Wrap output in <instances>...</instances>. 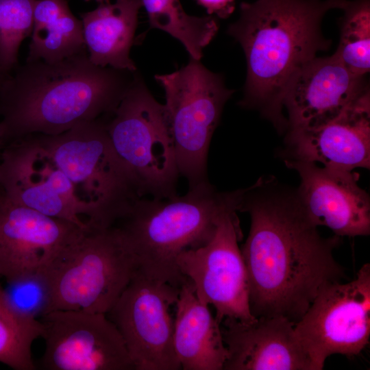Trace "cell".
<instances>
[{"mask_svg":"<svg viewBox=\"0 0 370 370\" xmlns=\"http://www.w3.org/2000/svg\"><path fill=\"white\" fill-rule=\"evenodd\" d=\"M238 211L250 217L241 251L251 314L281 316L295 324L323 288L346 277L334 256L341 237L321 236L295 189L272 176L245 188Z\"/></svg>","mask_w":370,"mask_h":370,"instance_id":"1","label":"cell"},{"mask_svg":"<svg viewBox=\"0 0 370 370\" xmlns=\"http://www.w3.org/2000/svg\"><path fill=\"white\" fill-rule=\"evenodd\" d=\"M136 73L96 66L87 51L56 62L25 61L0 90L1 149L30 135H58L109 116Z\"/></svg>","mask_w":370,"mask_h":370,"instance_id":"2","label":"cell"},{"mask_svg":"<svg viewBox=\"0 0 370 370\" xmlns=\"http://www.w3.org/2000/svg\"><path fill=\"white\" fill-rule=\"evenodd\" d=\"M347 0H258L242 3L239 18L227 33L241 45L246 58L244 97L239 104L255 109L282 133L288 123L283 97L293 73L327 50L331 41L321 23L331 9H343Z\"/></svg>","mask_w":370,"mask_h":370,"instance_id":"3","label":"cell"},{"mask_svg":"<svg viewBox=\"0 0 370 370\" xmlns=\"http://www.w3.org/2000/svg\"><path fill=\"white\" fill-rule=\"evenodd\" d=\"M244 190L219 192L206 182L182 196L141 197L114 225L125 236L139 271L180 287L187 279L177 266V256L206 245L222 218L238 211Z\"/></svg>","mask_w":370,"mask_h":370,"instance_id":"4","label":"cell"},{"mask_svg":"<svg viewBox=\"0 0 370 370\" xmlns=\"http://www.w3.org/2000/svg\"><path fill=\"white\" fill-rule=\"evenodd\" d=\"M138 269L118 227L84 229L41 269L50 287L49 312L107 314Z\"/></svg>","mask_w":370,"mask_h":370,"instance_id":"5","label":"cell"},{"mask_svg":"<svg viewBox=\"0 0 370 370\" xmlns=\"http://www.w3.org/2000/svg\"><path fill=\"white\" fill-rule=\"evenodd\" d=\"M35 136L71 182L85 210L88 227L114 225L141 198L111 145L105 118L58 135Z\"/></svg>","mask_w":370,"mask_h":370,"instance_id":"6","label":"cell"},{"mask_svg":"<svg viewBox=\"0 0 370 370\" xmlns=\"http://www.w3.org/2000/svg\"><path fill=\"white\" fill-rule=\"evenodd\" d=\"M105 125L111 145L140 197L177 195L180 174L166 110L138 73L115 110L105 118Z\"/></svg>","mask_w":370,"mask_h":370,"instance_id":"7","label":"cell"},{"mask_svg":"<svg viewBox=\"0 0 370 370\" xmlns=\"http://www.w3.org/2000/svg\"><path fill=\"white\" fill-rule=\"evenodd\" d=\"M154 77L165 92L180 175L187 180L189 188L208 182L210 143L234 90L225 86L221 75L191 58L179 70Z\"/></svg>","mask_w":370,"mask_h":370,"instance_id":"8","label":"cell"},{"mask_svg":"<svg viewBox=\"0 0 370 370\" xmlns=\"http://www.w3.org/2000/svg\"><path fill=\"white\" fill-rule=\"evenodd\" d=\"M294 329L312 370L323 369L333 354H359L370 336V264H363L352 280L323 288Z\"/></svg>","mask_w":370,"mask_h":370,"instance_id":"9","label":"cell"},{"mask_svg":"<svg viewBox=\"0 0 370 370\" xmlns=\"http://www.w3.org/2000/svg\"><path fill=\"white\" fill-rule=\"evenodd\" d=\"M180 289L138 269L106 314L121 334L135 370L182 369L171 313Z\"/></svg>","mask_w":370,"mask_h":370,"instance_id":"10","label":"cell"},{"mask_svg":"<svg viewBox=\"0 0 370 370\" xmlns=\"http://www.w3.org/2000/svg\"><path fill=\"white\" fill-rule=\"evenodd\" d=\"M241 236L236 212L228 213L206 245L182 252L176 260L197 297L214 308L220 324L225 318L256 319L249 309L247 272L238 245Z\"/></svg>","mask_w":370,"mask_h":370,"instance_id":"11","label":"cell"},{"mask_svg":"<svg viewBox=\"0 0 370 370\" xmlns=\"http://www.w3.org/2000/svg\"><path fill=\"white\" fill-rule=\"evenodd\" d=\"M45 370H135L124 340L105 313L58 310L42 317Z\"/></svg>","mask_w":370,"mask_h":370,"instance_id":"12","label":"cell"},{"mask_svg":"<svg viewBox=\"0 0 370 370\" xmlns=\"http://www.w3.org/2000/svg\"><path fill=\"white\" fill-rule=\"evenodd\" d=\"M0 190L15 204L88 228L71 182L35 135L1 147Z\"/></svg>","mask_w":370,"mask_h":370,"instance_id":"13","label":"cell"},{"mask_svg":"<svg viewBox=\"0 0 370 370\" xmlns=\"http://www.w3.org/2000/svg\"><path fill=\"white\" fill-rule=\"evenodd\" d=\"M284 163L299 175L297 197L314 225L340 237L370 234V198L359 186L357 173L291 159Z\"/></svg>","mask_w":370,"mask_h":370,"instance_id":"14","label":"cell"},{"mask_svg":"<svg viewBox=\"0 0 370 370\" xmlns=\"http://www.w3.org/2000/svg\"><path fill=\"white\" fill-rule=\"evenodd\" d=\"M369 90L365 76L350 72L335 53L315 57L301 66L286 86L283 107L288 113L287 131L325 125Z\"/></svg>","mask_w":370,"mask_h":370,"instance_id":"15","label":"cell"},{"mask_svg":"<svg viewBox=\"0 0 370 370\" xmlns=\"http://www.w3.org/2000/svg\"><path fill=\"white\" fill-rule=\"evenodd\" d=\"M84 229L0 195V275L6 281L45 267Z\"/></svg>","mask_w":370,"mask_h":370,"instance_id":"16","label":"cell"},{"mask_svg":"<svg viewBox=\"0 0 370 370\" xmlns=\"http://www.w3.org/2000/svg\"><path fill=\"white\" fill-rule=\"evenodd\" d=\"M294 326L281 316L248 322L224 319L221 330L227 355L223 370H312Z\"/></svg>","mask_w":370,"mask_h":370,"instance_id":"17","label":"cell"},{"mask_svg":"<svg viewBox=\"0 0 370 370\" xmlns=\"http://www.w3.org/2000/svg\"><path fill=\"white\" fill-rule=\"evenodd\" d=\"M285 159L321 163L353 171L370 168V92L363 94L337 118L319 127L288 130Z\"/></svg>","mask_w":370,"mask_h":370,"instance_id":"18","label":"cell"},{"mask_svg":"<svg viewBox=\"0 0 370 370\" xmlns=\"http://www.w3.org/2000/svg\"><path fill=\"white\" fill-rule=\"evenodd\" d=\"M173 345L183 370H223L227 351L221 324L186 280L175 304Z\"/></svg>","mask_w":370,"mask_h":370,"instance_id":"19","label":"cell"},{"mask_svg":"<svg viewBox=\"0 0 370 370\" xmlns=\"http://www.w3.org/2000/svg\"><path fill=\"white\" fill-rule=\"evenodd\" d=\"M141 0L104 2L80 14L88 58L96 66L136 71L130 56L134 43Z\"/></svg>","mask_w":370,"mask_h":370,"instance_id":"20","label":"cell"},{"mask_svg":"<svg viewBox=\"0 0 370 370\" xmlns=\"http://www.w3.org/2000/svg\"><path fill=\"white\" fill-rule=\"evenodd\" d=\"M26 61L56 62L86 51L81 20L66 0H36Z\"/></svg>","mask_w":370,"mask_h":370,"instance_id":"21","label":"cell"},{"mask_svg":"<svg viewBox=\"0 0 370 370\" xmlns=\"http://www.w3.org/2000/svg\"><path fill=\"white\" fill-rule=\"evenodd\" d=\"M151 28L162 30L178 40L191 58L200 60L203 49L219 29L214 17L188 15L179 0H141Z\"/></svg>","mask_w":370,"mask_h":370,"instance_id":"22","label":"cell"},{"mask_svg":"<svg viewBox=\"0 0 370 370\" xmlns=\"http://www.w3.org/2000/svg\"><path fill=\"white\" fill-rule=\"evenodd\" d=\"M43 330L42 321L22 317L11 309L0 285V362L15 370H35L32 347Z\"/></svg>","mask_w":370,"mask_h":370,"instance_id":"23","label":"cell"},{"mask_svg":"<svg viewBox=\"0 0 370 370\" xmlns=\"http://www.w3.org/2000/svg\"><path fill=\"white\" fill-rule=\"evenodd\" d=\"M343 10L345 14L335 53L350 72L365 76L370 69L369 0L348 1Z\"/></svg>","mask_w":370,"mask_h":370,"instance_id":"24","label":"cell"},{"mask_svg":"<svg viewBox=\"0 0 370 370\" xmlns=\"http://www.w3.org/2000/svg\"><path fill=\"white\" fill-rule=\"evenodd\" d=\"M36 0H0V68L11 74L19 65L18 51L31 36Z\"/></svg>","mask_w":370,"mask_h":370,"instance_id":"25","label":"cell"},{"mask_svg":"<svg viewBox=\"0 0 370 370\" xmlns=\"http://www.w3.org/2000/svg\"><path fill=\"white\" fill-rule=\"evenodd\" d=\"M4 297L11 309L19 316L38 319L49 312L51 291L41 269L6 281Z\"/></svg>","mask_w":370,"mask_h":370,"instance_id":"26","label":"cell"},{"mask_svg":"<svg viewBox=\"0 0 370 370\" xmlns=\"http://www.w3.org/2000/svg\"><path fill=\"white\" fill-rule=\"evenodd\" d=\"M206 8L209 14H216L221 18H227L234 11L235 0H196Z\"/></svg>","mask_w":370,"mask_h":370,"instance_id":"27","label":"cell"},{"mask_svg":"<svg viewBox=\"0 0 370 370\" xmlns=\"http://www.w3.org/2000/svg\"><path fill=\"white\" fill-rule=\"evenodd\" d=\"M10 74H6L0 68V90L3 84L4 81Z\"/></svg>","mask_w":370,"mask_h":370,"instance_id":"28","label":"cell"},{"mask_svg":"<svg viewBox=\"0 0 370 370\" xmlns=\"http://www.w3.org/2000/svg\"><path fill=\"white\" fill-rule=\"evenodd\" d=\"M86 1H90V0H86ZM97 2H99L100 3H104V2H108V0H95Z\"/></svg>","mask_w":370,"mask_h":370,"instance_id":"29","label":"cell"},{"mask_svg":"<svg viewBox=\"0 0 370 370\" xmlns=\"http://www.w3.org/2000/svg\"><path fill=\"white\" fill-rule=\"evenodd\" d=\"M0 153H1V132H0ZM0 195H1V190H0Z\"/></svg>","mask_w":370,"mask_h":370,"instance_id":"30","label":"cell"}]
</instances>
